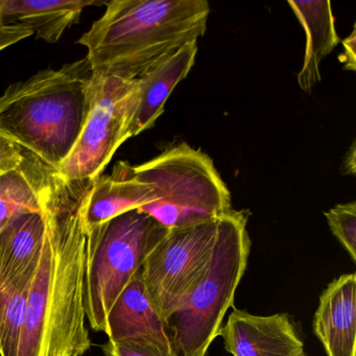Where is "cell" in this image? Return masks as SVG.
<instances>
[{"label":"cell","instance_id":"obj_1","mask_svg":"<svg viewBox=\"0 0 356 356\" xmlns=\"http://www.w3.org/2000/svg\"><path fill=\"white\" fill-rule=\"evenodd\" d=\"M38 170L47 231L17 356H84L92 346L84 303V207L92 181L67 180L41 161Z\"/></svg>","mask_w":356,"mask_h":356},{"label":"cell","instance_id":"obj_2","mask_svg":"<svg viewBox=\"0 0 356 356\" xmlns=\"http://www.w3.org/2000/svg\"><path fill=\"white\" fill-rule=\"evenodd\" d=\"M81 37L99 76L137 80L187 43L205 35L206 0H112Z\"/></svg>","mask_w":356,"mask_h":356},{"label":"cell","instance_id":"obj_3","mask_svg":"<svg viewBox=\"0 0 356 356\" xmlns=\"http://www.w3.org/2000/svg\"><path fill=\"white\" fill-rule=\"evenodd\" d=\"M95 80L83 58L11 85L0 97V134L57 172L86 124Z\"/></svg>","mask_w":356,"mask_h":356},{"label":"cell","instance_id":"obj_4","mask_svg":"<svg viewBox=\"0 0 356 356\" xmlns=\"http://www.w3.org/2000/svg\"><path fill=\"white\" fill-rule=\"evenodd\" d=\"M247 225L243 211L231 209L218 218L209 266L201 282L168 321L177 355L206 356L218 337L247 270L251 251Z\"/></svg>","mask_w":356,"mask_h":356},{"label":"cell","instance_id":"obj_5","mask_svg":"<svg viewBox=\"0 0 356 356\" xmlns=\"http://www.w3.org/2000/svg\"><path fill=\"white\" fill-rule=\"evenodd\" d=\"M132 172L158 195L139 210L168 230L212 222L232 209L230 191L211 158L187 143L168 147Z\"/></svg>","mask_w":356,"mask_h":356},{"label":"cell","instance_id":"obj_6","mask_svg":"<svg viewBox=\"0 0 356 356\" xmlns=\"http://www.w3.org/2000/svg\"><path fill=\"white\" fill-rule=\"evenodd\" d=\"M87 230L85 312L91 329L104 332L114 302L170 230L139 209Z\"/></svg>","mask_w":356,"mask_h":356},{"label":"cell","instance_id":"obj_7","mask_svg":"<svg viewBox=\"0 0 356 356\" xmlns=\"http://www.w3.org/2000/svg\"><path fill=\"white\" fill-rule=\"evenodd\" d=\"M137 97L138 81L95 74L90 113L76 147L57 172L70 181L99 178L129 139Z\"/></svg>","mask_w":356,"mask_h":356},{"label":"cell","instance_id":"obj_8","mask_svg":"<svg viewBox=\"0 0 356 356\" xmlns=\"http://www.w3.org/2000/svg\"><path fill=\"white\" fill-rule=\"evenodd\" d=\"M218 227L216 220L170 230L143 262L140 270L145 289L166 323L203 279Z\"/></svg>","mask_w":356,"mask_h":356},{"label":"cell","instance_id":"obj_9","mask_svg":"<svg viewBox=\"0 0 356 356\" xmlns=\"http://www.w3.org/2000/svg\"><path fill=\"white\" fill-rule=\"evenodd\" d=\"M218 337L233 356H306L287 314L256 316L233 308Z\"/></svg>","mask_w":356,"mask_h":356},{"label":"cell","instance_id":"obj_10","mask_svg":"<svg viewBox=\"0 0 356 356\" xmlns=\"http://www.w3.org/2000/svg\"><path fill=\"white\" fill-rule=\"evenodd\" d=\"M109 341L149 346L168 354L172 347L168 323L154 305L139 270L118 296L106 318Z\"/></svg>","mask_w":356,"mask_h":356},{"label":"cell","instance_id":"obj_11","mask_svg":"<svg viewBox=\"0 0 356 356\" xmlns=\"http://www.w3.org/2000/svg\"><path fill=\"white\" fill-rule=\"evenodd\" d=\"M314 333L327 356H355V273L335 278L321 293L314 312Z\"/></svg>","mask_w":356,"mask_h":356},{"label":"cell","instance_id":"obj_12","mask_svg":"<svg viewBox=\"0 0 356 356\" xmlns=\"http://www.w3.org/2000/svg\"><path fill=\"white\" fill-rule=\"evenodd\" d=\"M197 51V42L187 43L137 79L138 97L129 124V138L155 126L164 113V106L170 93L193 70Z\"/></svg>","mask_w":356,"mask_h":356},{"label":"cell","instance_id":"obj_13","mask_svg":"<svg viewBox=\"0 0 356 356\" xmlns=\"http://www.w3.org/2000/svg\"><path fill=\"white\" fill-rule=\"evenodd\" d=\"M132 168L127 162H118L111 175H101L92 181L84 207L87 228L99 226L158 199L151 185L135 178Z\"/></svg>","mask_w":356,"mask_h":356},{"label":"cell","instance_id":"obj_14","mask_svg":"<svg viewBox=\"0 0 356 356\" xmlns=\"http://www.w3.org/2000/svg\"><path fill=\"white\" fill-rule=\"evenodd\" d=\"M287 3L305 33V53L297 80L300 88L309 93L322 80L321 63L339 43L331 3L327 0H289Z\"/></svg>","mask_w":356,"mask_h":356},{"label":"cell","instance_id":"obj_15","mask_svg":"<svg viewBox=\"0 0 356 356\" xmlns=\"http://www.w3.org/2000/svg\"><path fill=\"white\" fill-rule=\"evenodd\" d=\"M97 0H5L0 17L5 24H20L45 42L56 43L80 20L85 8Z\"/></svg>","mask_w":356,"mask_h":356},{"label":"cell","instance_id":"obj_16","mask_svg":"<svg viewBox=\"0 0 356 356\" xmlns=\"http://www.w3.org/2000/svg\"><path fill=\"white\" fill-rule=\"evenodd\" d=\"M45 227L42 211L16 216L0 231V266L10 274L33 278L37 273Z\"/></svg>","mask_w":356,"mask_h":356},{"label":"cell","instance_id":"obj_17","mask_svg":"<svg viewBox=\"0 0 356 356\" xmlns=\"http://www.w3.org/2000/svg\"><path fill=\"white\" fill-rule=\"evenodd\" d=\"M38 165L26 156L19 168L0 176V231L16 216L42 211Z\"/></svg>","mask_w":356,"mask_h":356},{"label":"cell","instance_id":"obj_18","mask_svg":"<svg viewBox=\"0 0 356 356\" xmlns=\"http://www.w3.org/2000/svg\"><path fill=\"white\" fill-rule=\"evenodd\" d=\"M33 280L34 277L15 276L0 266V356H17Z\"/></svg>","mask_w":356,"mask_h":356},{"label":"cell","instance_id":"obj_19","mask_svg":"<svg viewBox=\"0 0 356 356\" xmlns=\"http://www.w3.org/2000/svg\"><path fill=\"white\" fill-rule=\"evenodd\" d=\"M324 214L331 232L356 262V202L339 204Z\"/></svg>","mask_w":356,"mask_h":356},{"label":"cell","instance_id":"obj_20","mask_svg":"<svg viewBox=\"0 0 356 356\" xmlns=\"http://www.w3.org/2000/svg\"><path fill=\"white\" fill-rule=\"evenodd\" d=\"M105 356H178L177 354H168L161 350L138 345L133 343H115L108 339L107 343L102 346Z\"/></svg>","mask_w":356,"mask_h":356},{"label":"cell","instance_id":"obj_21","mask_svg":"<svg viewBox=\"0 0 356 356\" xmlns=\"http://www.w3.org/2000/svg\"><path fill=\"white\" fill-rule=\"evenodd\" d=\"M26 158L22 147L0 134V176L19 168Z\"/></svg>","mask_w":356,"mask_h":356},{"label":"cell","instance_id":"obj_22","mask_svg":"<svg viewBox=\"0 0 356 356\" xmlns=\"http://www.w3.org/2000/svg\"><path fill=\"white\" fill-rule=\"evenodd\" d=\"M30 29L20 24H0V51L32 36Z\"/></svg>","mask_w":356,"mask_h":356},{"label":"cell","instance_id":"obj_23","mask_svg":"<svg viewBox=\"0 0 356 356\" xmlns=\"http://www.w3.org/2000/svg\"><path fill=\"white\" fill-rule=\"evenodd\" d=\"M343 54L341 61L343 64V70L354 72L356 70V32L355 26L349 37L341 41Z\"/></svg>","mask_w":356,"mask_h":356},{"label":"cell","instance_id":"obj_24","mask_svg":"<svg viewBox=\"0 0 356 356\" xmlns=\"http://www.w3.org/2000/svg\"><path fill=\"white\" fill-rule=\"evenodd\" d=\"M355 143H352L350 149H348L347 154L343 157V163H341V172L343 175H355V159H356Z\"/></svg>","mask_w":356,"mask_h":356},{"label":"cell","instance_id":"obj_25","mask_svg":"<svg viewBox=\"0 0 356 356\" xmlns=\"http://www.w3.org/2000/svg\"><path fill=\"white\" fill-rule=\"evenodd\" d=\"M3 1H5V0H0V12H1V8H3ZM0 24H3V22H1V17H0Z\"/></svg>","mask_w":356,"mask_h":356}]
</instances>
